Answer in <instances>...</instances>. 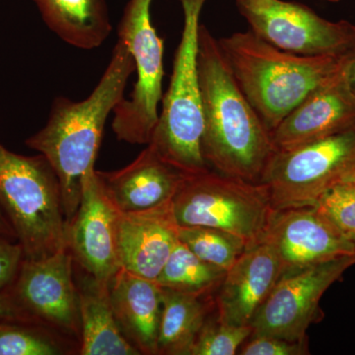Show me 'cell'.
<instances>
[{"instance_id": "4fadbf2b", "label": "cell", "mask_w": 355, "mask_h": 355, "mask_svg": "<svg viewBox=\"0 0 355 355\" xmlns=\"http://www.w3.org/2000/svg\"><path fill=\"white\" fill-rule=\"evenodd\" d=\"M259 242L272 248L284 272L355 256L352 242L314 207L272 209Z\"/></svg>"}, {"instance_id": "ba28073f", "label": "cell", "mask_w": 355, "mask_h": 355, "mask_svg": "<svg viewBox=\"0 0 355 355\" xmlns=\"http://www.w3.org/2000/svg\"><path fill=\"white\" fill-rule=\"evenodd\" d=\"M355 172V127L291 149L277 151L260 183L273 209L314 207L322 195Z\"/></svg>"}, {"instance_id": "e0dca14e", "label": "cell", "mask_w": 355, "mask_h": 355, "mask_svg": "<svg viewBox=\"0 0 355 355\" xmlns=\"http://www.w3.org/2000/svg\"><path fill=\"white\" fill-rule=\"evenodd\" d=\"M97 174L120 212L141 211L171 202L191 176L166 161L150 144L125 167Z\"/></svg>"}, {"instance_id": "7c38bea8", "label": "cell", "mask_w": 355, "mask_h": 355, "mask_svg": "<svg viewBox=\"0 0 355 355\" xmlns=\"http://www.w3.org/2000/svg\"><path fill=\"white\" fill-rule=\"evenodd\" d=\"M119 219L120 211L93 170L84 178L80 203L69 223V248L77 265L99 282H110L121 268Z\"/></svg>"}, {"instance_id": "1f68e13d", "label": "cell", "mask_w": 355, "mask_h": 355, "mask_svg": "<svg viewBox=\"0 0 355 355\" xmlns=\"http://www.w3.org/2000/svg\"><path fill=\"white\" fill-rule=\"evenodd\" d=\"M350 241L352 242V244H354L355 247V235L352 238V239H350Z\"/></svg>"}, {"instance_id": "9c48e42d", "label": "cell", "mask_w": 355, "mask_h": 355, "mask_svg": "<svg viewBox=\"0 0 355 355\" xmlns=\"http://www.w3.org/2000/svg\"><path fill=\"white\" fill-rule=\"evenodd\" d=\"M251 31L280 50L306 57L355 51V25L324 19L309 7L284 0H236Z\"/></svg>"}, {"instance_id": "4dcf8cb0", "label": "cell", "mask_w": 355, "mask_h": 355, "mask_svg": "<svg viewBox=\"0 0 355 355\" xmlns=\"http://www.w3.org/2000/svg\"><path fill=\"white\" fill-rule=\"evenodd\" d=\"M0 235L8 238V239L13 240V241H17V238H16V234L15 232H14L12 226L9 223L6 214L2 211L1 207H0Z\"/></svg>"}, {"instance_id": "8992f818", "label": "cell", "mask_w": 355, "mask_h": 355, "mask_svg": "<svg viewBox=\"0 0 355 355\" xmlns=\"http://www.w3.org/2000/svg\"><path fill=\"white\" fill-rule=\"evenodd\" d=\"M180 226L221 229L258 244L272 212L266 184L209 170L191 175L173 200Z\"/></svg>"}, {"instance_id": "d4e9b609", "label": "cell", "mask_w": 355, "mask_h": 355, "mask_svg": "<svg viewBox=\"0 0 355 355\" xmlns=\"http://www.w3.org/2000/svg\"><path fill=\"white\" fill-rule=\"evenodd\" d=\"M314 207L340 234L352 239L355 235V172L324 191Z\"/></svg>"}, {"instance_id": "6da1fadb", "label": "cell", "mask_w": 355, "mask_h": 355, "mask_svg": "<svg viewBox=\"0 0 355 355\" xmlns=\"http://www.w3.org/2000/svg\"><path fill=\"white\" fill-rule=\"evenodd\" d=\"M202 154L214 171L260 183L273 154L272 135L236 81L218 40L200 26Z\"/></svg>"}, {"instance_id": "44dd1931", "label": "cell", "mask_w": 355, "mask_h": 355, "mask_svg": "<svg viewBox=\"0 0 355 355\" xmlns=\"http://www.w3.org/2000/svg\"><path fill=\"white\" fill-rule=\"evenodd\" d=\"M203 297L162 287L158 354L191 355L210 314V304Z\"/></svg>"}, {"instance_id": "ac0fdd59", "label": "cell", "mask_w": 355, "mask_h": 355, "mask_svg": "<svg viewBox=\"0 0 355 355\" xmlns=\"http://www.w3.org/2000/svg\"><path fill=\"white\" fill-rule=\"evenodd\" d=\"M114 315L125 338L146 355L158 354L162 287L121 268L109 282Z\"/></svg>"}, {"instance_id": "7a4b0ae2", "label": "cell", "mask_w": 355, "mask_h": 355, "mask_svg": "<svg viewBox=\"0 0 355 355\" xmlns=\"http://www.w3.org/2000/svg\"><path fill=\"white\" fill-rule=\"evenodd\" d=\"M135 70L127 44L118 40L92 93L79 102L55 98L46 125L26 140V146L48 159L57 173L69 224L80 203L84 178L95 170L107 119L125 98Z\"/></svg>"}, {"instance_id": "603a6c76", "label": "cell", "mask_w": 355, "mask_h": 355, "mask_svg": "<svg viewBox=\"0 0 355 355\" xmlns=\"http://www.w3.org/2000/svg\"><path fill=\"white\" fill-rule=\"evenodd\" d=\"M179 239L202 260L226 272L249 247L240 236L202 226H180Z\"/></svg>"}, {"instance_id": "9a60e30c", "label": "cell", "mask_w": 355, "mask_h": 355, "mask_svg": "<svg viewBox=\"0 0 355 355\" xmlns=\"http://www.w3.org/2000/svg\"><path fill=\"white\" fill-rule=\"evenodd\" d=\"M284 273L272 248L259 242L248 247L226 272L216 299L223 323L251 326L254 316Z\"/></svg>"}, {"instance_id": "4316f807", "label": "cell", "mask_w": 355, "mask_h": 355, "mask_svg": "<svg viewBox=\"0 0 355 355\" xmlns=\"http://www.w3.org/2000/svg\"><path fill=\"white\" fill-rule=\"evenodd\" d=\"M240 349L242 355H305L309 354L308 338L288 340L279 336L256 335Z\"/></svg>"}, {"instance_id": "83f0119b", "label": "cell", "mask_w": 355, "mask_h": 355, "mask_svg": "<svg viewBox=\"0 0 355 355\" xmlns=\"http://www.w3.org/2000/svg\"><path fill=\"white\" fill-rule=\"evenodd\" d=\"M23 260L24 253L19 243L0 235V292L12 286Z\"/></svg>"}, {"instance_id": "484cf974", "label": "cell", "mask_w": 355, "mask_h": 355, "mask_svg": "<svg viewBox=\"0 0 355 355\" xmlns=\"http://www.w3.org/2000/svg\"><path fill=\"white\" fill-rule=\"evenodd\" d=\"M251 335V326L223 323L217 315H209L198 334L191 355H234Z\"/></svg>"}, {"instance_id": "f1b7e54d", "label": "cell", "mask_w": 355, "mask_h": 355, "mask_svg": "<svg viewBox=\"0 0 355 355\" xmlns=\"http://www.w3.org/2000/svg\"><path fill=\"white\" fill-rule=\"evenodd\" d=\"M0 321L38 324L15 305L6 292H0Z\"/></svg>"}, {"instance_id": "cb8c5ba5", "label": "cell", "mask_w": 355, "mask_h": 355, "mask_svg": "<svg viewBox=\"0 0 355 355\" xmlns=\"http://www.w3.org/2000/svg\"><path fill=\"white\" fill-rule=\"evenodd\" d=\"M65 352L46 327L0 321V355H60Z\"/></svg>"}, {"instance_id": "3957f363", "label": "cell", "mask_w": 355, "mask_h": 355, "mask_svg": "<svg viewBox=\"0 0 355 355\" xmlns=\"http://www.w3.org/2000/svg\"><path fill=\"white\" fill-rule=\"evenodd\" d=\"M238 85L272 132L342 69L347 55L306 57L280 50L251 30L218 40Z\"/></svg>"}, {"instance_id": "d6986e66", "label": "cell", "mask_w": 355, "mask_h": 355, "mask_svg": "<svg viewBox=\"0 0 355 355\" xmlns=\"http://www.w3.org/2000/svg\"><path fill=\"white\" fill-rule=\"evenodd\" d=\"M85 272L76 280L80 312L81 355H139L125 338L114 315L109 282H99Z\"/></svg>"}, {"instance_id": "7402d4cb", "label": "cell", "mask_w": 355, "mask_h": 355, "mask_svg": "<svg viewBox=\"0 0 355 355\" xmlns=\"http://www.w3.org/2000/svg\"><path fill=\"white\" fill-rule=\"evenodd\" d=\"M226 270L202 260L179 241L155 280L163 288L207 296L218 289Z\"/></svg>"}, {"instance_id": "5b68a950", "label": "cell", "mask_w": 355, "mask_h": 355, "mask_svg": "<svg viewBox=\"0 0 355 355\" xmlns=\"http://www.w3.org/2000/svg\"><path fill=\"white\" fill-rule=\"evenodd\" d=\"M207 0H180L184 12L182 38L175 53L169 88L148 144L189 175L209 171L202 154V97L198 76L200 16Z\"/></svg>"}, {"instance_id": "30bf717a", "label": "cell", "mask_w": 355, "mask_h": 355, "mask_svg": "<svg viewBox=\"0 0 355 355\" xmlns=\"http://www.w3.org/2000/svg\"><path fill=\"white\" fill-rule=\"evenodd\" d=\"M354 265L355 256H345L282 273L254 316L251 336L307 338L310 324L322 314L320 301L324 292Z\"/></svg>"}, {"instance_id": "277c9868", "label": "cell", "mask_w": 355, "mask_h": 355, "mask_svg": "<svg viewBox=\"0 0 355 355\" xmlns=\"http://www.w3.org/2000/svg\"><path fill=\"white\" fill-rule=\"evenodd\" d=\"M0 207L26 260H40L69 247L57 173L42 154L24 156L0 144Z\"/></svg>"}, {"instance_id": "8fae6325", "label": "cell", "mask_w": 355, "mask_h": 355, "mask_svg": "<svg viewBox=\"0 0 355 355\" xmlns=\"http://www.w3.org/2000/svg\"><path fill=\"white\" fill-rule=\"evenodd\" d=\"M73 263L69 247L40 260L24 259L12 286L6 292L35 323L80 340Z\"/></svg>"}, {"instance_id": "2e32d148", "label": "cell", "mask_w": 355, "mask_h": 355, "mask_svg": "<svg viewBox=\"0 0 355 355\" xmlns=\"http://www.w3.org/2000/svg\"><path fill=\"white\" fill-rule=\"evenodd\" d=\"M173 200L141 211L120 212L118 242L121 268L156 280L179 239Z\"/></svg>"}, {"instance_id": "52a82bcc", "label": "cell", "mask_w": 355, "mask_h": 355, "mask_svg": "<svg viewBox=\"0 0 355 355\" xmlns=\"http://www.w3.org/2000/svg\"><path fill=\"white\" fill-rule=\"evenodd\" d=\"M153 2L128 0L118 27V40L127 44L133 58L137 81L130 98L114 109L112 128L121 141L142 146L153 139L163 99L164 41L153 24Z\"/></svg>"}, {"instance_id": "d6a6232c", "label": "cell", "mask_w": 355, "mask_h": 355, "mask_svg": "<svg viewBox=\"0 0 355 355\" xmlns=\"http://www.w3.org/2000/svg\"><path fill=\"white\" fill-rule=\"evenodd\" d=\"M326 1L338 2V1H340V0H326Z\"/></svg>"}, {"instance_id": "f546056e", "label": "cell", "mask_w": 355, "mask_h": 355, "mask_svg": "<svg viewBox=\"0 0 355 355\" xmlns=\"http://www.w3.org/2000/svg\"><path fill=\"white\" fill-rule=\"evenodd\" d=\"M345 72L350 90L355 97V51L347 55L345 60Z\"/></svg>"}, {"instance_id": "ffe728a7", "label": "cell", "mask_w": 355, "mask_h": 355, "mask_svg": "<svg viewBox=\"0 0 355 355\" xmlns=\"http://www.w3.org/2000/svg\"><path fill=\"white\" fill-rule=\"evenodd\" d=\"M46 25L64 43L80 49L99 48L113 26L106 0H33Z\"/></svg>"}, {"instance_id": "5bb4252c", "label": "cell", "mask_w": 355, "mask_h": 355, "mask_svg": "<svg viewBox=\"0 0 355 355\" xmlns=\"http://www.w3.org/2000/svg\"><path fill=\"white\" fill-rule=\"evenodd\" d=\"M345 64L270 132L275 150H291L355 127V97Z\"/></svg>"}]
</instances>
